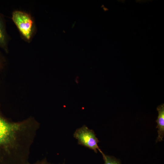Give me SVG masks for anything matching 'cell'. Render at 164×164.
<instances>
[{"label": "cell", "instance_id": "cell-3", "mask_svg": "<svg viewBox=\"0 0 164 164\" xmlns=\"http://www.w3.org/2000/svg\"><path fill=\"white\" fill-rule=\"evenodd\" d=\"M73 137L78 141V143L93 150L96 153L98 150L102 154L103 152L99 148L98 143L99 141L94 131L89 128L85 125L77 129Z\"/></svg>", "mask_w": 164, "mask_h": 164}, {"label": "cell", "instance_id": "cell-6", "mask_svg": "<svg viewBox=\"0 0 164 164\" xmlns=\"http://www.w3.org/2000/svg\"><path fill=\"white\" fill-rule=\"evenodd\" d=\"M101 154L104 161V164H121L120 160L113 156L106 155L103 152Z\"/></svg>", "mask_w": 164, "mask_h": 164}, {"label": "cell", "instance_id": "cell-1", "mask_svg": "<svg viewBox=\"0 0 164 164\" xmlns=\"http://www.w3.org/2000/svg\"><path fill=\"white\" fill-rule=\"evenodd\" d=\"M35 136L29 120L12 122L0 116V164H26Z\"/></svg>", "mask_w": 164, "mask_h": 164}, {"label": "cell", "instance_id": "cell-5", "mask_svg": "<svg viewBox=\"0 0 164 164\" xmlns=\"http://www.w3.org/2000/svg\"><path fill=\"white\" fill-rule=\"evenodd\" d=\"M157 110L158 115L156 121L157 124L156 128L158 129V136L156 140V142L163 141L164 136V104L159 105Z\"/></svg>", "mask_w": 164, "mask_h": 164}, {"label": "cell", "instance_id": "cell-4", "mask_svg": "<svg viewBox=\"0 0 164 164\" xmlns=\"http://www.w3.org/2000/svg\"><path fill=\"white\" fill-rule=\"evenodd\" d=\"M10 39V38L7 32L5 18L0 12V48L7 53L9 52Z\"/></svg>", "mask_w": 164, "mask_h": 164}, {"label": "cell", "instance_id": "cell-7", "mask_svg": "<svg viewBox=\"0 0 164 164\" xmlns=\"http://www.w3.org/2000/svg\"><path fill=\"white\" fill-rule=\"evenodd\" d=\"M27 164H51L49 162L46 158H44V159L41 160H39L36 162L32 163H30L29 162Z\"/></svg>", "mask_w": 164, "mask_h": 164}, {"label": "cell", "instance_id": "cell-2", "mask_svg": "<svg viewBox=\"0 0 164 164\" xmlns=\"http://www.w3.org/2000/svg\"><path fill=\"white\" fill-rule=\"evenodd\" d=\"M12 19L18 29L21 38L26 42L30 43L37 31L33 16L24 11L15 10L12 12Z\"/></svg>", "mask_w": 164, "mask_h": 164}]
</instances>
